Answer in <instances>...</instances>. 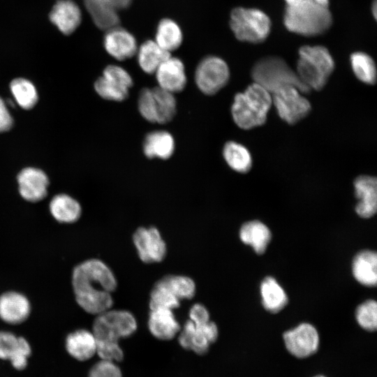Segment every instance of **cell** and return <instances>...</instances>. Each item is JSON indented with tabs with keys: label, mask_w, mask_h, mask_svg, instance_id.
I'll return each mask as SVG.
<instances>
[{
	"label": "cell",
	"mask_w": 377,
	"mask_h": 377,
	"mask_svg": "<svg viewBox=\"0 0 377 377\" xmlns=\"http://www.w3.org/2000/svg\"><path fill=\"white\" fill-rule=\"evenodd\" d=\"M102 76L128 89L133 84V78L131 75L119 66H108L103 70Z\"/></svg>",
	"instance_id": "f35d334b"
},
{
	"label": "cell",
	"mask_w": 377,
	"mask_h": 377,
	"mask_svg": "<svg viewBox=\"0 0 377 377\" xmlns=\"http://www.w3.org/2000/svg\"><path fill=\"white\" fill-rule=\"evenodd\" d=\"M230 26L239 40L259 43L266 40L269 36L271 21L259 9L238 7L231 11Z\"/></svg>",
	"instance_id": "52a82bcc"
},
{
	"label": "cell",
	"mask_w": 377,
	"mask_h": 377,
	"mask_svg": "<svg viewBox=\"0 0 377 377\" xmlns=\"http://www.w3.org/2000/svg\"><path fill=\"white\" fill-rule=\"evenodd\" d=\"M261 304L269 313L281 311L288 303V297L283 288L272 276H265L260 284Z\"/></svg>",
	"instance_id": "d4e9b609"
},
{
	"label": "cell",
	"mask_w": 377,
	"mask_h": 377,
	"mask_svg": "<svg viewBox=\"0 0 377 377\" xmlns=\"http://www.w3.org/2000/svg\"><path fill=\"white\" fill-rule=\"evenodd\" d=\"M31 354V346L25 338L0 331V359L9 360L15 369L21 371L27 367Z\"/></svg>",
	"instance_id": "5bb4252c"
},
{
	"label": "cell",
	"mask_w": 377,
	"mask_h": 377,
	"mask_svg": "<svg viewBox=\"0 0 377 377\" xmlns=\"http://www.w3.org/2000/svg\"><path fill=\"white\" fill-rule=\"evenodd\" d=\"M178 341L180 346L198 355H204L219 337L215 323L209 320L205 323H194L187 320L179 331Z\"/></svg>",
	"instance_id": "30bf717a"
},
{
	"label": "cell",
	"mask_w": 377,
	"mask_h": 377,
	"mask_svg": "<svg viewBox=\"0 0 377 377\" xmlns=\"http://www.w3.org/2000/svg\"><path fill=\"white\" fill-rule=\"evenodd\" d=\"M295 86H283L272 94V103L279 116L289 124H295L305 118L310 112L309 101L300 94Z\"/></svg>",
	"instance_id": "ba28073f"
},
{
	"label": "cell",
	"mask_w": 377,
	"mask_h": 377,
	"mask_svg": "<svg viewBox=\"0 0 377 377\" xmlns=\"http://www.w3.org/2000/svg\"><path fill=\"white\" fill-rule=\"evenodd\" d=\"M94 89L103 99L117 102L126 100L129 94V89L103 76L98 77L94 82Z\"/></svg>",
	"instance_id": "8d00e7d4"
},
{
	"label": "cell",
	"mask_w": 377,
	"mask_h": 377,
	"mask_svg": "<svg viewBox=\"0 0 377 377\" xmlns=\"http://www.w3.org/2000/svg\"><path fill=\"white\" fill-rule=\"evenodd\" d=\"M156 123L165 124L170 122L177 111L175 94L159 87L152 88Z\"/></svg>",
	"instance_id": "4dcf8cb0"
},
{
	"label": "cell",
	"mask_w": 377,
	"mask_h": 377,
	"mask_svg": "<svg viewBox=\"0 0 377 377\" xmlns=\"http://www.w3.org/2000/svg\"><path fill=\"white\" fill-rule=\"evenodd\" d=\"M286 28L304 36H316L326 32L332 24L328 8L314 1H300L287 3L283 15Z\"/></svg>",
	"instance_id": "3957f363"
},
{
	"label": "cell",
	"mask_w": 377,
	"mask_h": 377,
	"mask_svg": "<svg viewBox=\"0 0 377 377\" xmlns=\"http://www.w3.org/2000/svg\"><path fill=\"white\" fill-rule=\"evenodd\" d=\"M148 328L154 337L162 341L172 339L181 330L172 310L168 309L150 310Z\"/></svg>",
	"instance_id": "ffe728a7"
},
{
	"label": "cell",
	"mask_w": 377,
	"mask_h": 377,
	"mask_svg": "<svg viewBox=\"0 0 377 377\" xmlns=\"http://www.w3.org/2000/svg\"><path fill=\"white\" fill-rule=\"evenodd\" d=\"M19 193L22 198L31 202L43 200L47 195L49 179L45 172L34 167L22 169L17 177Z\"/></svg>",
	"instance_id": "4fadbf2b"
},
{
	"label": "cell",
	"mask_w": 377,
	"mask_h": 377,
	"mask_svg": "<svg viewBox=\"0 0 377 377\" xmlns=\"http://www.w3.org/2000/svg\"><path fill=\"white\" fill-rule=\"evenodd\" d=\"M149 305L150 310L156 309L173 310L179 306L180 300L158 281L151 291Z\"/></svg>",
	"instance_id": "e575fe53"
},
{
	"label": "cell",
	"mask_w": 377,
	"mask_h": 377,
	"mask_svg": "<svg viewBox=\"0 0 377 377\" xmlns=\"http://www.w3.org/2000/svg\"><path fill=\"white\" fill-rule=\"evenodd\" d=\"M355 316L358 325L364 330L374 332L377 329V304L374 300H367L355 309Z\"/></svg>",
	"instance_id": "d590c367"
},
{
	"label": "cell",
	"mask_w": 377,
	"mask_h": 377,
	"mask_svg": "<svg viewBox=\"0 0 377 377\" xmlns=\"http://www.w3.org/2000/svg\"><path fill=\"white\" fill-rule=\"evenodd\" d=\"M13 125V119L8 105L0 96V133L10 130Z\"/></svg>",
	"instance_id": "b9f144b4"
},
{
	"label": "cell",
	"mask_w": 377,
	"mask_h": 377,
	"mask_svg": "<svg viewBox=\"0 0 377 377\" xmlns=\"http://www.w3.org/2000/svg\"><path fill=\"white\" fill-rule=\"evenodd\" d=\"M272 105L271 94L253 82L242 93H237L231 107L233 121L239 128L249 130L263 125Z\"/></svg>",
	"instance_id": "277c9868"
},
{
	"label": "cell",
	"mask_w": 377,
	"mask_h": 377,
	"mask_svg": "<svg viewBox=\"0 0 377 377\" xmlns=\"http://www.w3.org/2000/svg\"><path fill=\"white\" fill-rule=\"evenodd\" d=\"M241 241L251 246L258 254H263L272 239L269 228L259 220H251L244 223L239 231Z\"/></svg>",
	"instance_id": "603a6c76"
},
{
	"label": "cell",
	"mask_w": 377,
	"mask_h": 377,
	"mask_svg": "<svg viewBox=\"0 0 377 377\" xmlns=\"http://www.w3.org/2000/svg\"><path fill=\"white\" fill-rule=\"evenodd\" d=\"M376 7H377L376 1L374 0L372 4L371 11L375 18L376 17V11H377Z\"/></svg>",
	"instance_id": "ee69618b"
},
{
	"label": "cell",
	"mask_w": 377,
	"mask_h": 377,
	"mask_svg": "<svg viewBox=\"0 0 377 377\" xmlns=\"http://www.w3.org/2000/svg\"><path fill=\"white\" fill-rule=\"evenodd\" d=\"M173 136L165 131H154L147 134L143 141V152L149 158H170L175 151Z\"/></svg>",
	"instance_id": "cb8c5ba5"
},
{
	"label": "cell",
	"mask_w": 377,
	"mask_h": 377,
	"mask_svg": "<svg viewBox=\"0 0 377 377\" xmlns=\"http://www.w3.org/2000/svg\"><path fill=\"white\" fill-rule=\"evenodd\" d=\"M10 90L16 103L24 110L33 108L38 102V95L34 84L24 77L13 79Z\"/></svg>",
	"instance_id": "1f68e13d"
},
{
	"label": "cell",
	"mask_w": 377,
	"mask_h": 377,
	"mask_svg": "<svg viewBox=\"0 0 377 377\" xmlns=\"http://www.w3.org/2000/svg\"><path fill=\"white\" fill-rule=\"evenodd\" d=\"M179 26L170 19H163L157 26L155 42L164 50L170 52L178 48L182 42Z\"/></svg>",
	"instance_id": "f546056e"
},
{
	"label": "cell",
	"mask_w": 377,
	"mask_h": 377,
	"mask_svg": "<svg viewBox=\"0 0 377 377\" xmlns=\"http://www.w3.org/2000/svg\"><path fill=\"white\" fill-rule=\"evenodd\" d=\"M154 74L158 87L174 94L183 91L187 83L182 61L171 56L158 66Z\"/></svg>",
	"instance_id": "2e32d148"
},
{
	"label": "cell",
	"mask_w": 377,
	"mask_h": 377,
	"mask_svg": "<svg viewBox=\"0 0 377 377\" xmlns=\"http://www.w3.org/2000/svg\"><path fill=\"white\" fill-rule=\"evenodd\" d=\"M31 306L29 299L17 291L0 295V318L9 325H20L29 317Z\"/></svg>",
	"instance_id": "9a60e30c"
},
{
	"label": "cell",
	"mask_w": 377,
	"mask_h": 377,
	"mask_svg": "<svg viewBox=\"0 0 377 377\" xmlns=\"http://www.w3.org/2000/svg\"><path fill=\"white\" fill-rule=\"evenodd\" d=\"M136 54L140 68L148 74H154L158 66L170 56V52L151 40L144 42L138 48Z\"/></svg>",
	"instance_id": "83f0119b"
},
{
	"label": "cell",
	"mask_w": 377,
	"mask_h": 377,
	"mask_svg": "<svg viewBox=\"0 0 377 377\" xmlns=\"http://www.w3.org/2000/svg\"><path fill=\"white\" fill-rule=\"evenodd\" d=\"M283 339L288 352L298 359H304L314 355L320 344L319 334L316 328L308 323H302L286 331Z\"/></svg>",
	"instance_id": "8fae6325"
},
{
	"label": "cell",
	"mask_w": 377,
	"mask_h": 377,
	"mask_svg": "<svg viewBox=\"0 0 377 377\" xmlns=\"http://www.w3.org/2000/svg\"><path fill=\"white\" fill-rule=\"evenodd\" d=\"M65 346L68 353L78 361L88 360L97 352L94 334L84 329L69 333L66 338Z\"/></svg>",
	"instance_id": "44dd1931"
},
{
	"label": "cell",
	"mask_w": 377,
	"mask_h": 377,
	"mask_svg": "<svg viewBox=\"0 0 377 377\" xmlns=\"http://www.w3.org/2000/svg\"><path fill=\"white\" fill-rule=\"evenodd\" d=\"M377 255L376 251L364 249L357 252L352 261V273L355 279L367 287L377 283Z\"/></svg>",
	"instance_id": "7402d4cb"
},
{
	"label": "cell",
	"mask_w": 377,
	"mask_h": 377,
	"mask_svg": "<svg viewBox=\"0 0 377 377\" xmlns=\"http://www.w3.org/2000/svg\"><path fill=\"white\" fill-rule=\"evenodd\" d=\"M355 195L358 200L355 209L364 219L373 216L377 210L376 178L368 175L357 177L354 181Z\"/></svg>",
	"instance_id": "d6986e66"
},
{
	"label": "cell",
	"mask_w": 377,
	"mask_h": 377,
	"mask_svg": "<svg viewBox=\"0 0 377 377\" xmlns=\"http://www.w3.org/2000/svg\"><path fill=\"white\" fill-rule=\"evenodd\" d=\"M189 320L194 323H205L210 320V316L207 308L201 304H195L189 311Z\"/></svg>",
	"instance_id": "60d3db41"
},
{
	"label": "cell",
	"mask_w": 377,
	"mask_h": 377,
	"mask_svg": "<svg viewBox=\"0 0 377 377\" xmlns=\"http://www.w3.org/2000/svg\"><path fill=\"white\" fill-rule=\"evenodd\" d=\"M72 286L77 304L85 312L97 316L113 306L112 293L117 287L110 268L97 258L86 260L72 272Z\"/></svg>",
	"instance_id": "6da1fadb"
},
{
	"label": "cell",
	"mask_w": 377,
	"mask_h": 377,
	"mask_svg": "<svg viewBox=\"0 0 377 377\" xmlns=\"http://www.w3.org/2000/svg\"><path fill=\"white\" fill-rule=\"evenodd\" d=\"M93 22L100 29L108 30L118 25L117 10L110 0H84Z\"/></svg>",
	"instance_id": "4316f807"
},
{
	"label": "cell",
	"mask_w": 377,
	"mask_h": 377,
	"mask_svg": "<svg viewBox=\"0 0 377 377\" xmlns=\"http://www.w3.org/2000/svg\"><path fill=\"white\" fill-rule=\"evenodd\" d=\"M137 327L135 316L126 310L110 309L96 316L91 332L96 341V354L101 360L121 361L124 353L119 341L133 334Z\"/></svg>",
	"instance_id": "7a4b0ae2"
},
{
	"label": "cell",
	"mask_w": 377,
	"mask_h": 377,
	"mask_svg": "<svg viewBox=\"0 0 377 377\" xmlns=\"http://www.w3.org/2000/svg\"><path fill=\"white\" fill-rule=\"evenodd\" d=\"M133 242L143 263H160L165 257V242L160 232L154 226L138 228L133 235Z\"/></svg>",
	"instance_id": "7c38bea8"
},
{
	"label": "cell",
	"mask_w": 377,
	"mask_h": 377,
	"mask_svg": "<svg viewBox=\"0 0 377 377\" xmlns=\"http://www.w3.org/2000/svg\"><path fill=\"white\" fill-rule=\"evenodd\" d=\"M350 64L353 73L357 79L367 84L376 83V65L369 54L362 52H354L350 55Z\"/></svg>",
	"instance_id": "d6a6232c"
},
{
	"label": "cell",
	"mask_w": 377,
	"mask_h": 377,
	"mask_svg": "<svg viewBox=\"0 0 377 377\" xmlns=\"http://www.w3.org/2000/svg\"><path fill=\"white\" fill-rule=\"evenodd\" d=\"M103 45L107 52L119 61L133 57L138 50L137 42L133 34L117 26L107 30Z\"/></svg>",
	"instance_id": "e0dca14e"
},
{
	"label": "cell",
	"mask_w": 377,
	"mask_h": 377,
	"mask_svg": "<svg viewBox=\"0 0 377 377\" xmlns=\"http://www.w3.org/2000/svg\"><path fill=\"white\" fill-rule=\"evenodd\" d=\"M49 209L52 217L61 223H75L82 215V207L78 201L64 193L57 194L52 198Z\"/></svg>",
	"instance_id": "484cf974"
},
{
	"label": "cell",
	"mask_w": 377,
	"mask_h": 377,
	"mask_svg": "<svg viewBox=\"0 0 377 377\" xmlns=\"http://www.w3.org/2000/svg\"><path fill=\"white\" fill-rule=\"evenodd\" d=\"M251 77L256 82L272 94L286 85L296 87L301 93L311 89L299 78L288 64L281 57L268 56L260 59L251 70Z\"/></svg>",
	"instance_id": "8992f818"
},
{
	"label": "cell",
	"mask_w": 377,
	"mask_h": 377,
	"mask_svg": "<svg viewBox=\"0 0 377 377\" xmlns=\"http://www.w3.org/2000/svg\"><path fill=\"white\" fill-rule=\"evenodd\" d=\"M223 156L229 167L237 172L246 173L252 167L249 150L236 142L228 141L224 145Z\"/></svg>",
	"instance_id": "f1b7e54d"
},
{
	"label": "cell",
	"mask_w": 377,
	"mask_h": 377,
	"mask_svg": "<svg viewBox=\"0 0 377 377\" xmlns=\"http://www.w3.org/2000/svg\"><path fill=\"white\" fill-rule=\"evenodd\" d=\"M88 377H122V374L116 362L101 359L91 368Z\"/></svg>",
	"instance_id": "ab89813d"
},
{
	"label": "cell",
	"mask_w": 377,
	"mask_h": 377,
	"mask_svg": "<svg viewBox=\"0 0 377 377\" xmlns=\"http://www.w3.org/2000/svg\"><path fill=\"white\" fill-rule=\"evenodd\" d=\"M306 1V0H285L286 4L296 2V1ZM309 1H314L320 3L325 4V5H329V0H309Z\"/></svg>",
	"instance_id": "7bdbcfd3"
},
{
	"label": "cell",
	"mask_w": 377,
	"mask_h": 377,
	"mask_svg": "<svg viewBox=\"0 0 377 377\" xmlns=\"http://www.w3.org/2000/svg\"><path fill=\"white\" fill-rule=\"evenodd\" d=\"M230 78V71L222 59L209 56L202 59L195 71V82L199 90L214 95L223 88Z\"/></svg>",
	"instance_id": "9c48e42d"
},
{
	"label": "cell",
	"mask_w": 377,
	"mask_h": 377,
	"mask_svg": "<svg viewBox=\"0 0 377 377\" xmlns=\"http://www.w3.org/2000/svg\"><path fill=\"white\" fill-rule=\"evenodd\" d=\"M50 22L64 35L73 34L82 21V12L73 0H58L50 14Z\"/></svg>",
	"instance_id": "ac0fdd59"
},
{
	"label": "cell",
	"mask_w": 377,
	"mask_h": 377,
	"mask_svg": "<svg viewBox=\"0 0 377 377\" xmlns=\"http://www.w3.org/2000/svg\"><path fill=\"white\" fill-rule=\"evenodd\" d=\"M334 68V59L326 47L304 45L300 48L296 73L310 89L321 90Z\"/></svg>",
	"instance_id": "5b68a950"
},
{
	"label": "cell",
	"mask_w": 377,
	"mask_h": 377,
	"mask_svg": "<svg viewBox=\"0 0 377 377\" xmlns=\"http://www.w3.org/2000/svg\"><path fill=\"white\" fill-rule=\"evenodd\" d=\"M138 108L141 116L150 123H156L152 88H143L138 98Z\"/></svg>",
	"instance_id": "74e56055"
},
{
	"label": "cell",
	"mask_w": 377,
	"mask_h": 377,
	"mask_svg": "<svg viewBox=\"0 0 377 377\" xmlns=\"http://www.w3.org/2000/svg\"><path fill=\"white\" fill-rule=\"evenodd\" d=\"M177 298L182 300L192 299L195 293L196 287L194 281L186 276L168 275L158 280Z\"/></svg>",
	"instance_id": "836d02e7"
},
{
	"label": "cell",
	"mask_w": 377,
	"mask_h": 377,
	"mask_svg": "<svg viewBox=\"0 0 377 377\" xmlns=\"http://www.w3.org/2000/svg\"><path fill=\"white\" fill-rule=\"evenodd\" d=\"M313 377H326V376H325L323 375H316V376H314Z\"/></svg>",
	"instance_id": "f6af8a7d"
}]
</instances>
